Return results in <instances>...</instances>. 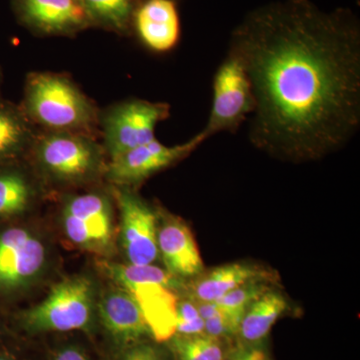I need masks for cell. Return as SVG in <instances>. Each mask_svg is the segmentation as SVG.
<instances>
[{
    "label": "cell",
    "instance_id": "6da1fadb",
    "mask_svg": "<svg viewBox=\"0 0 360 360\" xmlns=\"http://www.w3.org/2000/svg\"><path fill=\"white\" fill-rule=\"evenodd\" d=\"M229 51L245 65L255 108L251 143L304 162L340 150L360 127V28L348 9L279 0L251 11Z\"/></svg>",
    "mask_w": 360,
    "mask_h": 360
},
{
    "label": "cell",
    "instance_id": "7a4b0ae2",
    "mask_svg": "<svg viewBox=\"0 0 360 360\" xmlns=\"http://www.w3.org/2000/svg\"><path fill=\"white\" fill-rule=\"evenodd\" d=\"M20 105L30 122L41 131L78 132L94 136L99 134L101 111L65 75H28Z\"/></svg>",
    "mask_w": 360,
    "mask_h": 360
},
{
    "label": "cell",
    "instance_id": "3957f363",
    "mask_svg": "<svg viewBox=\"0 0 360 360\" xmlns=\"http://www.w3.org/2000/svg\"><path fill=\"white\" fill-rule=\"evenodd\" d=\"M30 153L47 176L65 184L94 179L103 170V144L94 135L39 130Z\"/></svg>",
    "mask_w": 360,
    "mask_h": 360
},
{
    "label": "cell",
    "instance_id": "277c9868",
    "mask_svg": "<svg viewBox=\"0 0 360 360\" xmlns=\"http://www.w3.org/2000/svg\"><path fill=\"white\" fill-rule=\"evenodd\" d=\"M169 115V104L141 98L127 99L101 111L99 134L110 160L155 141L158 123Z\"/></svg>",
    "mask_w": 360,
    "mask_h": 360
},
{
    "label": "cell",
    "instance_id": "5b68a950",
    "mask_svg": "<svg viewBox=\"0 0 360 360\" xmlns=\"http://www.w3.org/2000/svg\"><path fill=\"white\" fill-rule=\"evenodd\" d=\"M255 108L245 66L234 52L229 51L213 75L212 108L200 134L206 141L219 132L234 134L250 117Z\"/></svg>",
    "mask_w": 360,
    "mask_h": 360
},
{
    "label": "cell",
    "instance_id": "8992f818",
    "mask_svg": "<svg viewBox=\"0 0 360 360\" xmlns=\"http://www.w3.org/2000/svg\"><path fill=\"white\" fill-rule=\"evenodd\" d=\"M94 312V286L84 276L71 277L52 288L44 302L25 312V328L32 331L84 329Z\"/></svg>",
    "mask_w": 360,
    "mask_h": 360
},
{
    "label": "cell",
    "instance_id": "52a82bcc",
    "mask_svg": "<svg viewBox=\"0 0 360 360\" xmlns=\"http://www.w3.org/2000/svg\"><path fill=\"white\" fill-rule=\"evenodd\" d=\"M205 141L200 131L189 141L172 146L155 139L108 161L104 175L117 187L139 186L153 175L186 160Z\"/></svg>",
    "mask_w": 360,
    "mask_h": 360
},
{
    "label": "cell",
    "instance_id": "ba28073f",
    "mask_svg": "<svg viewBox=\"0 0 360 360\" xmlns=\"http://www.w3.org/2000/svg\"><path fill=\"white\" fill-rule=\"evenodd\" d=\"M122 217V240L129 264H153L158 257V217L129 188H113Z\"/></svg>",
    "mask_w": 360,
    "mask_h": 360
},
{
    "label": "cell",
    "instance_id": "9c48e42d",
    "mask_svg": "<svg viewBox=\"0 0 360 360\" xmlns=\"http://www.w3.org/2000/svg\"><path fill=\"white\" fill-rule=\"evenodd\" d=\"M111 205L108 196L89 193L71 196L63 210V226L68 238L79 248L108 250L112 236Z\"/></svg>",
    "mask_w": 360,
    "mask_h": 360
},
{
    "label": "cell",
    "instance_id": "30bf717a",
    "mask_svg": "<svg viewBox=\"0 0 360 360\" xmlns=\"http://www.w3.org/2000/svg\"><path fill=\"white\" fill-rule=\"evenodd\" d=\"M45 262L44 246L20 227L0 233V288L13 290L39 274Z\"/></svg>",
    "mask_w": 360,
    "mask_h": 360
},
{
    "label": "cell",
    "instance_id": "8fae6325",
    "mask_svg": "<svg viewBox=\"0 0 360 360\" xmlns=\"http://www.w3.org/2000/svg\"><path fill=\"white\" fill-rule=\"evenodd\" d=\"M20 20L44 34L68 35L91 25L82 0H13Z\"/></svg>",
    "mask_w": 360,
    "mask_h": 360
},
{
    "label": "cell",
    "instance_id": "7c38bea8",
    "mask_svg": "<svg viewBox=\"0 0 360 360\" xmlns=\"http://www.w3.org/2000/svg\"><path fill=\"white\" fill-rule=\"evenodd\" d=\"M158 248L167 271L177 278H194L205 271L193 232L179 217L167 215L158 225Z\"/></svg>",
    "mask_w": 360,
    "mask_h": 360
},
{
    "label": "cell",
    "instance_id": "4fadbf2b",
    "mask_svg": "<svg viewBox=\"0 0 360 360\" xmlns=\"http://www.w3.org/2000/svg\"><path fill=\"white\" fill-rule=\"evenodd\" d=\"M132 20L139 39L149 51L165 53L179 44L181 27L174 0H146L135 8Z\"/></svg>",
    "mask_w": 360,
    "mask_h": 360
},
{
    "label": "cell",
    "instance_id": "5bb4252c",
    "mask_svg": "<svg viewBox=\"0 0 360 360\" xmlns=\"http://www.w3.org/2000/svg\"><path fill=\"white\" fill-rule=\"evenodd\" d=\"M276 281L274 272L259 265L236 262L203 271L188 286L191 300L196 302H217L245 284Z\"/></svg>",
    "mask_w": 360,
    "mask_h": 360
},
{
    "label": "cell",
    "instance_id": "9a60e30c",
    "mask_svg": "<svg viewBox=\"0 0 360 360\" xmlns=\"http://www.w3.org/2000/svg\"><path fill=\"white\" fill-rule=\"evenodd\" d=\"M139 303L150 331L158 341L172 340L176 328L179 300L174 288L160 283H141L124 286Z\"/></svg>",
    "mask_w": 360,
    "mask_h": 360
},
{
    "label": "cell",
    "instance_id": "2e32d148",
    "mask_svg": "<svg viewBox=\"0 0 360 360\" xmlns=\"http://www.w3.org/2000/svg\"><path fill=\"white\" fill-rule=\"evenodd\" d=\"M99 314L108 333L122 345H131L150 335L139 303L124 288L111 290L99 303Z\"/></svg>",
    "mask_w": 360,
    "mask_h": 360
},
{
    "label": "cell",
    "instance_id": "e0dca14e",
    "mask_svg": "<svg viewBox=\"0 0 360 360\" xmlns=\"http://www.w3.org/2000/svg\"><path fill=\"white\" fill-rule=\"evenodd\" d=\"M37 132L20 104L0 97V163L13 162L30 151Z\"/></svg>",
    "mask_w": 360,
    "mask_h": 360
},
{
    "label": "cell",
    "instance_id": "ac0fdd59",
    "mask_svg": "<svg viewBox=\"0 0 360 360\" xmlns=\"http://www.w3.org/2000/svg\"><path fill=\"white\" fill-rule=\"evenodd\" d=\"M288 309V302L281 293L269 290L251 303L241 319L238 333L250 342L262 340L269 335L277 319Z\"/></svg>",
    "mask_w": 360,
    "mask_h": 360
},
{
    "label": "cell",
    "instance_id": "d6986e66",
    "mask_svg": "<svg viewBox=\"0 0 360 360\" xmlns=\"http://www.w3.org/2000/svg\"><path fill=\"white\" fill-rule=\"evenodd\" d=\"M8 163H0V219L25 212L33 195L26 175Z\"/></svg>",
    "mask_w": 360,
    "mask_h": 360
},
{
    "label": "cell",
    "instance_id": "ffe728a7",
    "mask_svg": "<svg viewBox=\"0 0 360 360\" xmlns=\"http://www.w3.org/2000/svg\"><path fill=\"white\" fill-rule=\"evenodd\" d=\"M91 23L117 32L129 30L134 13V0H82Z\"/></svg>",
    "mask_w": 360,
    "mask_h": 360
},
{
    "label": "cell",
    "instance_id": "44dd1931",
    "mask_svg": "<svg viewBox=\"0 0 360 360\" xmlns=\"http://www.w3.org/2000/svg\"><path fill=\"white\" fill-rule=\"evenodd\" d=\"M172 348L179 360H224L219 338L200 333L172 338Z\"/></svg>",
    "mask_w": 360,
    "mask_h": 360
},
{
    "label": "cell",
    "instance_id": "7402d4cb",
    "mask_svg": "<svg viewBox=\"0 0 360 360\" xmlns=\"http://www.w3.org/2000/svg\"><path fill=\"white\" fill-rule=\"evenodd\" d=\"M110 276L120 284V288L129 284L141 283H160L176 290L179 288V278L172 276L167 270L153 264L146 265H111Z\"/></svg>",
    "mask_w": 360,
    "mask_h": 360
},
{
    "label": "cell",
    "instance_id": "603a6c76",
    "mask_svg": "<svg viewBox=\"0 0 360 360\" xmlns=\"http://www.w3.org/2000/svg\"><path fill=\"white\" fill-rule=\"evenodd\" d=\"M269 290L271 288H269V283L258 281V283H248L231 291L214 302H217L225 311L243 317L245 310L251 303L255 302L258 297Z\"/></svg>",
    "mask_w": 360,
    "mask_h": 360
},
{
    "label": "cell",
    "instance_id": "cb8c5ba5",
    "mask_svg": "<svg viewBox=\"0 0 360 360\" xmlns=\"http://www.w3.org/2000/svg\"><path fill=\"white\" fill-rule=\"evenodd\" d=\"M205 333V321L193 300L177 302L175 335H195Z\"/></svg>",
    "mask_w": 360,
    "mask_h": 360
},
{
    "label": "cell",
    "instance_id": "d4e9b609",
    "mask_svg": "<svg viewBox=\"0 0 360 360\" xmlns=\"http://www.w3.org/2000/svg\"><path fill=\"white\" fill-rule=\"evenodd\" d=\"M122 360H162L160 352L148 345H139L130 348Z\"/></svg>",
    "mask_w": 360,
    "mask_h": 360
},
{
    "label": "cell",
    "instance_id": "484cf974",
    "mask_svg": "<svg viewBox=\"0 0 360 360\" xmlns=\"http://www.w3.org/2000/svg\"><path fill=\"white\" fill-rule=\"evenodd\" d=\"M54 360H87L79 350L75 348H65L63 352L56 355Z\"/></svg>",
    "mask_w": 360,
    "mask_h": 360
},
{
    "label": "cell",
    "instance_id": "4316f807",
    "mask_svg": "<svg viewBox=\"0 0 360 360\" xmlns=\"http://www.w3.org/2000/svg\"><path fill=\"white\" fill-rule=\"evenodd\" d=\"M243 360H269L266 354L260 349L243 350Z\"/></svg>",
    "mask_w": 360,
    "mask_h": 360
},
{
    "label": "cell",
    "instance_id": "83f0119b",
    "mask_svg": "<svg viewBox=\"0 0 360 360\" xmlns=\"http://www.w3.org/2000/svg\"><path fill=\"white\" fill-rule=\"evenodd\" d=\"M231 360H243V355H241V352H238Z\"/></svg>",
    "mask_w": 360,
    "mask_h": 360
},
{
    "label": "cell",
    "instance_id": "f1b7e54d",
    "mask_svg": "<svg viewBox=\"0 0 360 360\" xmlns=\"http://www.w3.org/2000/svg\"><path fill=\"white\" fill-rule=\"evenodd\" d=\"M0 360H11V359H9L8 357L0 356Z\"/></svg>",
    "mask_w": 360,
    "mask_h": 360
},
{
    "label": "cell",
    "instance_id": "f546056e",
    "mask_svg": "<svg viewBox=\"0 0 360 360\" xmlns=\"http://www.w3.org/2000/svg\"><path fill=\"white\" fill-rule=\"evenodd\" d=\"M1 82H2V73H1V70H0V86H1Z\"/></svg>",
    "mask_w": 360,
    "mask_h": 360
}]
</instances>
